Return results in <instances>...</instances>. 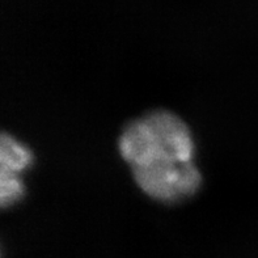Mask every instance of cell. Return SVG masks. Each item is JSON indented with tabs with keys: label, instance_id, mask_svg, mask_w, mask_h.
Returning <instances> with one entry per match:
<instances>
[{
	"label": "cell",
	"instance_id": "cell-2",
	"mask_svg": "<svg viewBox=\"0 0 258 258\" xmlns=\"http://www.w3.org/2000/svg\"><path fill=\"white\" fill-rule=\"evenodd\" d=\"M34 156L26 144L0 131V209L10 207L25 196L23 174Z\"/></svg>",
	"mask_w": 258,
	"mask_h": 258
},
{
	"label": "cell",
	"instance_id": "cell-1",
	"mask_svg": "<svg viewBox=\"0 0 258 258\" xmlns=\"http://www.w3.org/2000/svg\"><path fill=\"white\" fill-rule=\"evenodd\" d=\"M118 148L138 186L157 202H181L202 186L193 134L172 111L152 110L131 121Z\"/></svg>",
	"mask_w": 258,
	"mask_h": 258
}]
</instances>
